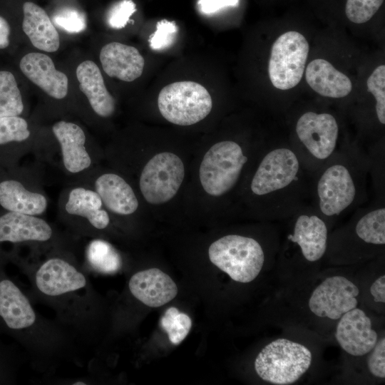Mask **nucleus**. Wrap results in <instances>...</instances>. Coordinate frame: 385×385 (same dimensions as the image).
Returning a JSON list of instances; mask_svg holds the SVG:
<instances>
[{
    "mask_svg": "<svg viewBox=\"0 0 385 385\" xmlns=\"http://www.w3.org/2000/svg\"><path fill=\"white\" fill-rule=\"evenodd\" d=\"M312 359V353L305 346L287 339H277L258 354L255 369L264 381L287 385L297 381L308 370Z\"/></svg>",
    "mask_w": 385,
    "mask_h": 385,
    "instance_id": "1",
    "label": "nucleus"
},
{
    "mask_svg": "<svg viewBox=\"0 0 385 385\" xmlns=\"http://www.w3.org/2000/svg\"><path fill=\"white\" fill-rule=\"evenodd\" d=\"M48 198L37 170L19 164L0 169V209L42 216Z\"/></svg>",
    "mask_w": 385,
    "mask_h": 385,
    "instance_id": "2",
    "label": "nucleus"
},
{
    "mask_svg": "<svg viewBox=\"0 0 385 385\" xmlns=\"http://www.w3.org/2000/svg\"><path fill=\"white\" fill-rule=\"evenodd\" d=\"M210 260L232 279L247 283L260 272L265 255L259 242L253 238L228 235L209 247Z\"/></svg>",
    "mask_w": 385,
    "mask_h": 385,
    "instance_id": "3",
    "label": "nucleus"
},
{
    "mask_svg": "<svg viewBox=\"0 0 385 385\" xmlns=\"http://www.w3.org/2000/svg\"><path fill=\"white\" fill-rule=\"evenodd\" d=\"M158 106L163 117L178 125L195 124L210 113L212 101L210 93L194 81H178L160 91Z\"/></svg>",
    "mask_w": 385,
    "mask_h": 385,
    "instance_id": "4",
    "label": "nucleus"
},
{
    "mask_svg": "<svg viewBox=\"0 0 385 385\" xmlns=\"http://www.w3.org/2000/svg\"><path fill=\"white\" fill-rule=\"evenodd\" d=\"M247 160L236 142L223 140L213 145L205 154L199 168L204 190L214 197L228 192L237 183Z\"/></svg>",
    "mask_w": 385,
    "mask_h": 385,
    "instance_id": "5",
    "label": "nucleus"
},
{
    "mask_svg": "<svg viewBox=\"0 0 385 385\" xmlns=\"http://www.w3.org/2000/svg\"><path fill=\"white\" fill-rule=\"evenodd\" d=\"M309 43L301 33L289 31L274 41L268 63L272 86L279 90L293 88L301 81L309 53Z\"/></svg>",
    "mask_w": 385,
    "mask_h": 385,
    "instance_id": "6",
    "label": "nucleus"
},
{
    "mask_svg": "<svg viewBox=\"0 0 385 385\" xmlns=\"http://www.w3.org/2000/svg\"><path fill=\"white\" fill-rule=\"evenodd\" d=\"M185 177L182 160L173 153L155 155L143 167L139 188L150 204L160 205L171 200L180 189Z\"/></svg>",
    "mask_w": 385,
    "mask_h": 385,
    "instance_id": "7",
    "label": "nucleus"
},
{
    "mask_svg": "<svg viewBox=\"0 0 385 385\" xmlns=\"http://www.w3.org/2000/svg\"><path fill=\"white\" fill-rule=\"evenodd\" d=\"M58 211L61 217L73 225L102 230L111 222L109 212L99 195L78 181L73 182L61 192Z\"/></svg>",
    "mask_w": 385,
    "mask_h": 385,
    "instance_id": "8",
    "label": "nucleus"
},
{
    "mask_svg": "<svg viewBox=\"0 0 385 385\" xmlns=\"http://www.w3.org/2000/svg\"><path fill=\"white\" fill-rule=\"evenodd\" d=\"M51 130L58 148L54 153L58 155L59 166L66 175L76 180L95 168L94 152L79 125L61 120L55 123Z\"/></svg>",
    "mask_w": 385,
    "mask_h": 385,
    "instance_id": "9",
    "label": "nucleus"
},
{
    "mask_svg": "<svg viewBox=\"0 0 385 385\" xmlns=\"http://www.w3.org/2000/svg\"><path fill=\"white\" fill-rule=\"evenodd\" d=\"M299 162L296 154L287 148L267 153L259 164L252 179L253 194L265 196L287 188L297 179Z\"/></svg>",
    "mask_w": 385,
    "mask_h": 385,
    "instance_id": "10",
    "label": "nucleus"
},
{
    "mask_svg": "<svg viewBox=\"0 0 385 385\" xmlns=\"http://www.w3.org/2000/svg\"><path fill=\"white\" fill-rule=\"evenodd\" d=\"M359 293L358 287L347 278L330 277L313 291L309 307L319 317L339 319L344 313L356 307Z\"/></svg>",
    "mask_w": 385,
    "mask_h": 385,
    "instance_id": "11",
    "label": "nucleus"
},
{
    "mask_svg": "<svg viewBox=\"0 0 385 385\" xmlns=\"http://www.w3.org/2000/svg\"><path fill=\"white\" fill-rule=\"evenodd\" d=\"M319 210L327 216L338 215L354 202L356 185L349 170L344 165L327 168L317 187Z\"/></svg>",
    "mask_w": 385,
    "mask_h": 385,
    "instance_id": "12",
    "label": "nucleus"
},
{
    "mask_svg": "<svg viewBox=\"0 0 385 385\" xmlns=\"http://www.w3.org/2000/svg\"><path fill=\"white\" fill-rule=\"evenodd\" d=\"M73 181L91 187L99 195L108 212L128 216L133 215L138 208V200L133 188L117 173H97L94 168L85 176Z\"/></svg>",
    "mask_w": 385,
    "mask_h": 385,
    "instance_id": "13",
    "label": "nucleus"
},
{
    "mask_svg": "<svg viewBox=\"0 0 385 385\" xmlns=\"http://www.w3.org/2000/svg\"><path fill=\"white\" fill-rule=\"evenodd\" d=\"M296 133L300 142L313 157L324 160L335 150L339 128L332 115L308 111L298 119Z\"/></svg>",
    "mask_w": 385,
    "mask_h": 385,
    "instance_id": "14",
    "label": "nucleus"
},
{
    "mask_svg": "<svg viewBox=\"0 0 385 385\" xmlns=\"http://www.w3.org/2000/svg\"><path fill=\"white\" fill-rule=\"evenodd\" d=\"M339 319L335 337L342 349L352 356H363L371 351L377 342V334L366 313L354 308Z\"/></svg>",
    "mask_w": 385,
    "mask_h": 385,
    "instance_id": "15",
    "label": "nucleus"
},
{
    "mask_svg": "<svg viewBox=\"0 0 385 385\" xmlns=\"http://www.w3.org/2000/svg\"><path fill=\"white\" fill-rule=\"evenodd\" d=\"M53 235L52 227L41 216L0 209V243L45 242Z\"/></svg>",
    "mask_w": 385,
    "mask_h": 385,
    "instance_id": "16",
    "label": "nucleus"
},
{
    "mask_svg": "<svg viewBox=\"0 0 385 385\" xmlns=\"http://www.w3.org/2000/svg\"><path fill=\"white\" fill-rule=\"evenodd\" d=\"M19 68L27 78L51 98L61 100L66 96L68 78L65 73L56 69L48 55L38 52L29 53L20 60Z\"/></svg>",
    "mask_w": 385,
    "mask_h": 385,
    "instance_id": "17",
    "label": "nucleus"
},
{
    "mask_svg": "<svg viewBox=\"0 0 385 385\" xmlns=\"http://www.w3.org/2000/svg\"><path fill=\"white\" fill-rule=\"evenodd\" d=\"M31 130L22 115L0 117V169L13 168L31 151Z\"/></svg>",
    "mask_w": 385,
    "mask_h": 385,
    "instance_id": "18",
    "label": "nucleus"
},
{
    "mask_svg": "<svg viewBox=\"0 0 385 385\" xmlns=\"http://www.w3.org/2000/svg\"><path fill=\"white\" fill-rule=\"evenodd\" d=\"M38 289L48 296H58L85 287V276L60 257L47 260L36 274Z\"/></svg>",
    "mask_w": 385,
    "mask_h": 385,
    "instance_id": "19",
    "label": "nucleus"
},
{
    "mask_svg": "<svg viewBox=\"0 0 385 385\" xmlns=\"http://www.w3.org/2000/svg\"><path fill=\"white\" fill-rule=\"evenodd\" d=\"M131 294L150 307H159L173 299L178 287L170 276L158 268L134 274L129 280Z\"/></svg>",
    "mask_w": 385,
    "mask_h": 385,
    "instance_id": "20",
    "label": "nucleus"
},
{
    "mask_svg": "<svg viewBox=\"0 0 385 385\" xmlns=\"http://www.w3.org/2000/svg\"><path fill=\"white\" fill-rule=\"evenodd\" d=\"M99 57L103 71L110 77L130 82L143 73L145 60L133 46L111 42L101 48Z\"/></svg>",
    "mask_w": 385,
    "mask_h": 385,
    "instance_id": "21",
    "label": "nucleus"
},
{
    "mask_svg": "<svg viewBox=\"0 0 385 385\" xmlns=\"http://www.w3.org/2000/svg\"><path fill=\"white\" fill-rule=\"evenodd\" d=\"M76 73L79 88L93 111L101 118L111 117L115 112V102L105 86L98 66L93 61L86 60L78 66Z\"/></svg>",
    "mask_w": 385,
    "mask_h": 385,
    "instance_id": "22",
    "label": "nucleus"
},
{
    "mask_svg": "<svg viewBox=\"0 0 385 385\" xmlns=\"http://www.w3.org/2000/svg\"><path fill=\"white\" fill-rule=\"evenodd\" d=\"M305 78L317 93L332 98H344L353 88L347 76L322 58H316L309 63L305 69Z\"/></svg>",
    "mask_w": 385,
    "mask_h": 385,
    "instance_id": "23",
    "label": "nucleus"
},
{
    "mask_svg": "<svg viewBox=\"0 0 385 385\" xmlns=\"http://www.w3.org/2000/svg\"><path fill=\"white\" fill-rule=\"evenodd\" d=\"M287 238L298 245L307 260L315 262L325 253L327 228L317 215L302 214L295 221L293 234L289 235Z\"/></svg>",
    "mask_w": 385,
    "mask_h": 385,
    "instance_id": "24",
    "label": "nucleus"
},
{
    "mask_svg": "<svg viewBox=\"0 0 385 385\" xmlns=\"http://www.w3.org/2000/svg\"><path fill=\"white\" fill-rule=\"evenodd\" d=\"M0 317L14 330L32 326L36 314L26 297L11 280L0 281Z\"/></svg>",
    "mask_w": 385,
    "mask_h": 385,
    "instance_id": "25",
    "label": "nucleus"
},
{
    "mask_svg": "<svg viewBox=\"0 0 385 385\" xmlns=\"http://www.w3.org/2000/svg\"><path fill=\"white\" fill-rule=\"evenodd\" d=\"M23 12L22 29L33 46L46 52L56 51L59 35L46 12L31 1L24 4Z\"/></svg>",
    "mask_w": 385,
    "mask_h": 385,
    "instance_id": "26",
    "label": "nucleus"
},
{
    "mask_svg": "<svg viewBox=\"0 0 385 385\" xmlns=\"http://www.w3.org/2000/svg\"><path fill=\"white\" fill-rule=\"evenodd\" d=\"M86 258L96 270L106 274L117 272L122 265V259L114 247L106 240H91L86 248Z\"/></svg>",
    "mask_w": 385,
    "mask_h": 385,
    "instance_id": "27",
    "label": "nucleus"
},
{
    "mask_svg": "<svg viewBox=\"0 0 385 385\" xmlns=\"http://www.w3.org/2000/svg\"><path fill=\"white\" fill-rule=\"evenodd\" d=\"M24 103L14 73L0 71V117L22 115Z\"/></svg>",
    "mask_w": 385,
    "mask_h": 385,
    "instance_id": "28",
    "label": "nucleus"
},
{
    "mask_svg": "<svg viewBox=\"0 0 385 385\" xmlns=\"http://www.w3.org/2000/svg\"><path fill=\"white\" fill-rule=\"evenodd\" d=\"M357 236L364 242L385 244V209L376 208L361 217L355 227Z\"/></svg>",
    "mask_w": 385,
    "mask_h": 385,
    "instance_id": "29",
    "label": "nucleus"
},
{
    "mask_svg": "<svg viewBox=\"0 0 385 385\" xmlns=\"http://www.w3.org/2000/svg\"><path fill=\"white\" fill-rule=\"evenodd\" d=\"M160 324L168 334L169 340L175 345L184 340L192 327L190 317L185 313L180 312L175 307H170L165 311Z\"/></svg>",
    "mask_w": 385,
    "mask_h": 385,
    "instance_id": "30",
    "label": "nucleus"
},
{
    "mask_svg": "<svg viewBox=\"0 0 385 385\" xmlns=\"http://www.w3.org/2000/svg\"><path fill=\"white\" fill-rule=\"evenodd\" d=\"M52 18L57 26L70 34L81 33L87 26V20L84 13L73 7L59 9L53 14Z\"/></svg>",
    "mask_w": 385,
    "mask_h": 385,
    "instance_id": "31",
    "label": "nucleus"
},
{
    "mask_svg": "<svg viewBox=\"0 0 385 385\" xmlns=\"http://www.w3.org/2000/svg\"><path fill=\"white\" fill-rule=\"evenodd\" d=\"M368 91L376 101L375 110L380 123L385 124V66H377L371 73L366 82Z\"/></svg>",
    "mask_w": 385,
    "mask_h": 385,
    "instance_id": "32",
    "label": "nucleus"
},
{
    "mask_svg": "<svg viewBox=\"0 0 385 385\" xmlns=\"http://www.w3.org/2000/svg\"><path fill=\"white\" fill-rule=\"evenodd\" d=\"M384 0H346L345 14L354 24H364L370 20L382 5Z\"/></svg>",
    "mask_w": 385,
    "mask_h": 385,
    "instance_id": "33",
    "label": "nucleus"
},
{
    "mask_svg": "<svg viewBox=\"0 0 385 385\" xmlns=\"http://www.w3.org/2000/svg\"><path fill=\"white\" fill-rule=\"evenodd\" d=\"M178 26L175 21L166 19L158 21L155 32L150 36V47L156 51L169 48L174 43Z\"/></svg>",
    "mask_w": 385,
    "mask_h": 385,
    "instance_id": "34",
    "label": "nucleus"
},
{
    "mask_svg": "<svg viewBox=\"0 0 385 385\" xmlns=\"http://www.w3.org/2000/svg\"><path fill=\"white\" fill-rule=\"evenodd\" d=\"M135 11L136 5L132 0H120L114 4L108 10L106 21L112 29H123Z\"/></svg>",
    "mask_w": 385,
    "mask_h": 385,
    "instance_id": "35",
    "label": "nucleus"
},
{
    "mask_svg": "<svg viewBox=\"0 0 385 385\" xmlns=\"http://www.w3.org/2000/svg\"><path fill=\"white\" fill-rule=\"evenodd\" d=\"M367 361L369 371L379 378L385 377V339L376 342Z\"/></svg>",
    "mask_w": 385,
    "mask_h": 385,
    "instance_id": "36",
    "label": "nucleus"
},
{
    "mask_svg": "<svg viewBox=\"0 0 385 385\" xmlns=\"http://www.w3.org/2000/svg\"><path fill=\"white\" fill-rule=\"evenodd\" d=\"M239 0H199V10L205 14H213L223 8L235 6Z\"/></svg>",
    "mask_w": 385,
    "mask_h": 385,
    "instance_id": "37",
    "label": "nucleus"
},
{
    "mask_svg": "<svg viewBox=\"0 0 385 385\" xmlns=\"http://www.w3.org/2000/svg\"><path fill=\"white\" fill-rule=\"evenodd\" d=\"M370 292L376 302H385V276L382 275L371 285Z\"/></svg>",
    "mask_w": 385,
    "mask_h": 385,
    "instance_id": "38",
    "label": "nucleus"
},
{
    "mask_svg": "<svg viewBox=\"0 0 385 385\" xmlns=\"http://www.w3.org/2000/svg\"><path fill=\"white\" fill-rule=\"evenodd\" d=\"M11 29L8 21L0 16V49L6 48L10 43Z\"/></svg>",
    "mask_w": 385,
    "mask_h": 385,
    "instance_id": "39",
    "label": "nucleus"
},
{
    "mask_svg": "<svg viewBox=\"0 0 385 385\" xmlns=\"http://www.w3.org/2000/svg\"><path fill=\"white\" fill-rule=\"evenodd\" d=\"M85 384H86L83 381H77L76 383H73V385H85Z\"/></svg>",
    "mask_w": 385,
    "mask_h": 385,
    "instance_id": "40",
    "label": "nucleus"
}]
</instances>
